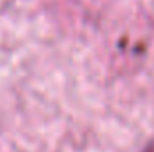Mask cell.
<instances>
[{"label": "cell", "mask_w": 154, "mask_h": 152, "mask_svg": "<svg viewBox=\"0 0 154 152\" xmlns=\"http://www.w3.org/2000/svg\"><path fill=\"white\" fill-rule=\"evenodd\" d=\"M143 152H154V140L149 141V145L145 147V150H143Z\"/></svg>", "instance_id": "obj_1"}]
</instances>
